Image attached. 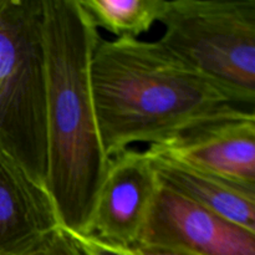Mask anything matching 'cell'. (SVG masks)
<instances>
[{"mask_svg": "<svg viewBox=\"0 0 255 255\" xmlns=\"http://www.w3.org/2000/svg\"><path fill=\"white\" fill-rule=\"evenodd\" d=\"M137 246L192 255H255V232L161 186Z\"/></svg>", "mask_w": 255, "mask_h": 255, "instance_id": "obj_6", "label": "cell"}, {"mask_svg": "<svg viewBox=\"0 0 255 255\" xmlns=\"http://www.w3.org/2000/svg\"><path fill=\"white\" fill-rule=\"evenodd\" d=\"M0 148L46 178V62L42 0H0Z\"/></svg>", "mask_w": 255, "mask_h": 255, "instance_id": "obj_3", "label": "cell"}, {"mask_svg": "<svg viewBox=\"0 0 255 255\" xmlns=\"http://www.w3.org/2000/svg\"><path fill=\"white\" fill-rule=\"evenodd\" d=\"M94 24L117 39H137L158 21L164 0H80Z\"/></svg>", "mask_w": 255, "mask_h": 255, "instance_id": "obj_10", "label": "cell"}, {"mask_svg": "<svg viewBox=\"0 0 255 255\" xmlns=\"http://www.w3.org/2000/svg\"><path fill=\"white\" fill-rule=\"evenodd\" d=\"M161 183L147 151L128 148L110 159L85 236L120 248L138 244Z\"/></svg>", "mask_w": 255, "mask_h": 255, "instance_id": "obj_5", "label": "cell"}, {"mask_svg": "<svg viewBox=\"0 0 255 255\" xmlns=\"http://www.w3.org/2000/svg\"><path fill=\"white\" fill-rule=\"evenodd\" d=\"M148 149L194 168L255 188V117L242 109Z\"/></svg>", "mask_w": 255, "mask_h": 255, "instance_id": "obj_7", "label": "cell"}, {"mask_svg": "<svg viewBox=\"0 0 255 255\" xmlns=\"http://www.w3.org/2000/svg\"><path fill=\"white\" fill-rule=\"evenodd\" d=\"M26 255H90V253L74 233L60 226Z\"/></svg>", "mask_w": 255, "mask_h": 255, "instance_id": "obj_11", "label": "cell"}, {"mask_svg": "<svg viewBox=\"0 0 255 255\" xmlns=\"http://www.w3.org/2000/svg\"><path fill=\"white\" fill-rule=\"evenodd\" d=\"M61 226L46 186L0 148V255H26Z\"/></svg>", "mask_w": 255, "mask_h": 255, "instance_id": "obj_8", "label": "cell"}, {"mask_svg": "<svg viewBox=\"0 0 255 255\" xmlns=\"http://www.w3.org/2000/svg\"><path fill=\"white\" fill-rule=\"evenodd\" d=\"M91 89L109 159L134 143L163 146L243 109L159 41L129 37L99 40Z\"/></svg>", "mask_w": 255, "mask_h": 255, "instance_id": "obj_1", "label": "cell"}, {"mask_svg": "<svg viewBox=\"0 0 255 255\" xmlns=\"http://www.w3.org/2000/svg\"><path fill=\"white\" fill-rule=\"evenodd\" d=\"M158 21L163 46L238 106L253 107L255 0H164Z\"/></svg>", "mask_w": 255, "mask_h": 255, "instance_id": "obj_4", "label": "cell"}, {"mask_svg": "<svg viewBox=\"0 0 255 255\" xmlns=\"http://www.w3.org/2000/svg\"><path fill=\"white\" fill-rule=\"evenodd\" d=\"M161 186L213 213L255 232V188L194 168L147 149Z\"/></svg>", "mask_w": 255, "mask_h": 255, "instance_id": "obj_9", "label": "cell"}, {"mask_svg": "<svg viewBox=\"0 0 255 255\" xmlns=\"http://www.w3.org/2000/svg\"><path fill=\"white\" fill-rule=\"evenodd\" d=\"M46 62L45 186L61 226L85 236L110 159L102 147L91 89L101 39L80 0H42Z\"/></svg>", "mask_w": 255, "mask_h": 255, "instance_id": "obj_2", "label": "cell"}, {"mask_svg": "<svg viewBox=\"0 0 255 255\" xmlns=\"http://www.w3.org/2000/svg\"><path fill=\"white\" fill-rule=\"evenodd\" d=\"M116 248H119L120 251H122L127 255H192L183 253V252L171 251V249L156 248V247L137 246L133 247V248H120V247H116Z\"/></svg>", "mask_w": 255, "mask_h": 255, "instance_id": "obj_12", "label": "cell"}]
</instances>
